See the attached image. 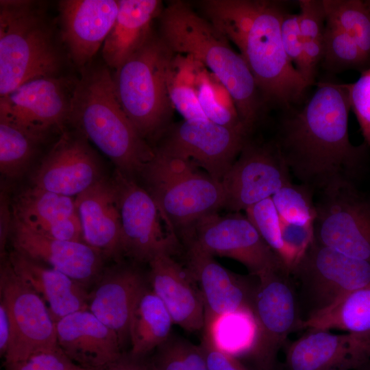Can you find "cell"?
<instances>
[{
    "mask_svg": "<svg viewBox=\"0 0 370 370\" xmlns=\"http://www.w3.org/2000/svg\"><path fill=\"white\" fill-rule=\"evenodd\" d=\"M187 267L204 306V318L237 311H251L256 284L219 264L214 256L195 245L186 246ZM204 319V320H205Z\"/></svg>",
    "mask_w": 370,
    "mask_h": 370,
    "instance_id": "19",
    "label": "cell"
},
{
    "mask_svg": "<svg viewBox=\"0 0 370 370\" xmlns=\"http://www.w3.org/2000/svg\"><path fill=\"white\" fill-rule=\"evenodd\" d=\"M299 22L306 66V82L313 84L323 51L326 23L323 0H299Z\"/></svg>",
    "mask_w": 370,
    "mask_h": 370,
    "instance_id": "34",
    "label": "cell"
},
{
    "mask_svg": "<svg viewBox=\"0 0 370 370\" xmlns=\"http://www.w3.org/2000/svg\"><path fill=\"white\" fill-rule=\"evenodd\" d=\"M321 63L332 72L347 69L362 71L370 66L354 40L338 26L327 20Z\"/></svg>",
    "mask_w": 370,
    "mask_h": 370,
    "instance_id": "36",
    "label": "cell"
},
{
    "mask_svg": "<svg viewBox=\"0 0 370 370\" xmlns=\"http://www.w3.org/2000/svg\"><path fill=\"white\" fill-rule=\"evenodd\" d=\"M13 250L55 269L88 287L102 274L106 258L84 242L60 241L39 234L12 219Z\"/></svg>",
    "mask_w": 370,
    "mask_h": 370,
    "instance_id": "18",
    "label": "cell"
},
{
    "mask_svg": "<svg viewBox=\"0 0 370 370\" xmlns=\"http://www.w3.org/2000/svg\"><path fill=\"white\" fill-rule=\"evenodd\" d=\"M314 193L306 185L291 182L279 189L271 198L281 220L313 223L316 215Z\"/></svg>",
    "mask_w": 370,
    "mask_h": 370,
    "instance_id": "38",
    "label": "cell"
},
{
    "mask_svg": "<svg viewBox=\"0 0 370 370\" xmlns=\"http://www.w3.org/2000/svg\"><path fill=\"white\" fill-rule=\"evenodd\" d=\"M6 256L1 264L0 297L8 312L11 332L4 365L60 349L56 322L45 303L16 275Z\"/></svg>",
    "mask_w": 370,
    "mask_h": 370,
    "instance_id": "12",
    "label": "cell"
},
{
    "mask_svg": "<svg viewBox=\"0 0 370 370\" xmlns=\"http://www.w3.org/2000/svg\"><path fill=\"white\" fill-rule=\"evenodd\" d=\"M290 274L302 322L370 284V262L344 255L314 238Z\"/></svg>",
    "mask_w": 370,
    "mask_h": 370,
    "instance_id": "8",
    "label": "cell"
},
{
    "mask_svg": "<svg viewBox=\"0 0 370 370\" xmlns=\"http://www.w3.org/2000/svg\"><path fill=\"white\" fill-rule=\"evenodd\" d=\"M184 243L186 246L195 245L213 256L234 259L257 278L271 271L289 272L252 223L238 212L227 216L216 212L202 218Z\"/></svg>",
    "mask_w": 370,
    "mask_h": 370,
    "instance_id": "13",
    "label": "cell"
},
{
    "mask_svg": "<svg viewBox=\"0 0 370 370\" xmlns=\"http://www.w3.org/2000/svg\"><path fill=\"white\" fill-rule=\"evenodd\" d=\"M326 20L341 28L370 63V10L366 1L323 0Z\"/></svg>",
    "mask_w": 370,
    "mask_h": 370,
    "instance_id": "35",
    "label": "cell"
},
{
    "mask_svg": "<svg viewBox=\"0 0 370 370\" xmlns=\"http://www.w3.org/2000/svg\"><path fill=\"white\" fill-rule=\"evenodd\" d=\"M201 63L190 56L175 53L169 79V92L173 108L184 120H207L199 102L197 78Z\"/></svg>",
    "mask_w": 370,
    "mask_h": 370,
    "instance_id": "32",
    "label": "cell"
},
{
    "mask_svg": "<svg viewBox=\"0 0 370 370\" xmlns=\"http://www.w3.org/2000/svg\"><path fill=\"white\" fill-rule=\"evenodd\" d=\"M41 5L0 1V96L34 79L57 77L62 59Z\"/></svg>",
    "mask_w": 370,
    "mask_h": 370,
    "instance_id": "5",
    "label": "cell"
},
{
    "mask_svg": "<svg viewBox=\"0 0 370 370\" xmlns=\"http://www.w3.org/2000/svg\"><path fill=\"white\" fill-rule=\"evenodd\" d=\"M162 11L159 0H119L116 18L101 51L109 68L116 70L145 45Z\"/></svg>",
    "mask_w": 370,
    "mask_h": 370,
    "instance_id": "27",
    "label": "cell"
},
{
    "mask_svg": "<svg viewBox=\"0 0 370 370\" xmlns=\"http://www.w3.org/2000/svg\"><path fill=\"white\" fill-rule=\"evenodd\" d=\"M349 103L359 123L365 143L370 147V66L354 83L345 84Z\"/></svg>",
    "mask_w": 370,
    "mask_h": 370,
    "instance_id": "40",
    "label": "cell"
},
{
    "mask_svg": "<svg viewBox=\"0 0 370 370\" xmlns=\"http://www.w3.org/2000/svg\"><path fill=\"white\" fill-rule=\"evenodd\" d=\"M75 198L32 185L13 199L12 219L40 232L53 223L76 214Z\"/></svg>",
    "mask_w": 370,
    "mask_h": 370,
    "instance_id": "29",
    "label": "cell"
},
{
    "mask_svg": "<svg viewBox=\"0 0 370 370\" xmlns=\"http://www.w3.org/2000/svg\"><path fill=\"white\" fill-rule=\"evenodd\" d=\"M58 344L73 362L95 369L119 359L123 354L117 334L88 310L56 322Z\"/></svg>",
    "mask_w": 370,
    "mask_h": 370,
    "instance_id": "22",
    "label": "cell"
},
{
    "mask_svg": "<svg viewBox=\"0 0 370 370\" xmlns=\"http://www.w3.org/2000/svg\"><path fill=\"white\" fill-rule=\"evenodd\" d=\"M159 18L162 39L174 53L192 56L221 81L251 132L258 120L262 98L248 66L227 37L182 1L169 3Z\"/></svg>",
    "mask_w": 370,
    "mask_h": 370,
    "instance_id": "3",
    "label": "cell"
},
{
    "mask_svg": "<svg viewBox=\"0 0 370 370\" xmlns=\"http://www.w3.org/2000/svg\"><path fill=\"white\" fill-rule=\"evenodd\" d=\"M45 136L0 113L1 173L8 179L21 177Z\"/></svg>",
    "mask_w": 370,
    "mask_h": 370,
    "instance_id": "31",
    "label": "cell"
},
{
    "mask_svg": "<svg viewBox=\"0 0 370 370\" xmlns=\"http://www.w3.org/2000/svg\"><path fill=\"white\" fill-rule=\"evenodd\" d=\"M317 193L314 240L370 262V199L349 180L334 182Z\"/></svg>",
    "mask_w": 370,
    "mask_h": 370,
    "instance_id": "9",
    "label": "cell"
},
{
    "mask_svg": "<svg viewBox=\"0 0 370 370\" xmlns=\"http://www.w3.org/2000/svg\"><path fill=\"white\" fill-rule=\"evenodd\" d=\"M114 182L121 213L123 254L149 262L156 254L173 255L179 243L171 221L150 193L134 180L115 169Z\"/></svg>",
    "mask_w": 370,
    "mask_h": 370,
    "instance_id": "11",
    "label": "cell"
},
{
    "mask_svg": "<svg viewBox=\"0 0 370 370\" xmlns=\"http://www.w3.org/2000/svg\"><path fill=\"white\" fill-rule=\"evenodd\" d=\"M171 316L161 299L147 285L138 295L130 317L129 355L142 359L171 336Z\"/></svg>",
    "mask_w": 370,
    "mask_h": 370,
    "instance_id": "28",
    "label": "cell"
},
{
    "mask_svg": "<svg viewBox=\"0 0 370 370\" xmlns=\"http://www.w3.org/2000/svg\"><path fill=\"white\" fill-rule=\"evenodd\" d=\"M4 366L6 370H87L73 362L60 349L39 352Z\"/></svg>",
    "mask_w": 370,
    "mask_h": 370,
    "instance_id": "43",
    "label": "cell"
},
{
    "mask_svg": "<svg viewBox=\"0 0 370 370\" xmlns=\"http://www.w3.org/2000/svg\"><path fill=\"white\" fill-rule=\"evenodd\" d=\"M84 241L106 258L123 254L118 195L114 182L103 177L75 198Z\"/></svg>",
    "mask_w": 370,
    "mask_h": 370,
    "instance_id": "23",
    "label": "cell"
},
{
    "mask_svg": "<svg viewBox=\"0 0 370 370\" xmlns=\"http://www.w3.org/2000/svg\"><path fill=\"white\" fill-rule=\"evenodd\" d=\"M258 278L251 310L256 333L247 357L254 370H275L280 350L288 335L300 329L301 319L290 273L271 271Z\"/></svg>",
    "mask_w": 370,
    "mask_h": 370,
    "instance_id": "10",
    "label": "cell"
},
{
    "mask_svg": "<svg viewBox=\"0 0 370 370\" xmlns=\"http://www.w3.org/2000/svg\"><path fill=\"white\" fill-rule=\"evenodd\" d=\"M154 151L140 177L185 242L200 219L224 206L221 183L185 160Z\"/></svg>",
    "mask_w": 370,
    "mask_h": 370,
    "instance_id": "7",
    "label": "cell"
},
{
    "mask_svg": "<svg viewBox=\"0 0 370 370\" xmlns=\"http://www.w3.org/2000/svg\"><path fill=\"white\" fill-rule=\"evenodd\" d=\"M149 365L152 370H209L201 345L173 334L155 349Z\"/></svg>",
    "mask_w": 370,
    "mask_h": 370,
    "instance_id": "37",
    "label": "cell"
},
{
    "mask_svg": "<svg viewBox=\"0 0 370 370\" xmlns=\"http://www.w3.org/2000/svg\"><path fill=\"white\" fill-rule=\"evenodd\" d=\"M87 370H152L149 364H145L141 359L131 357L129 354L122 356L114 362L95 369Z\"/></svg>",
    "mask_w": 370,
    "mask_h": 370,
    "instance_id": "46",
    "label": "cell"
},
{
    "mask_svg": "<svg viewBox=\"0 0 370 370\" xmlns=\"http://www.w3.org/2000/svg\"><path fill=\"white\" fill-rule=\"evenodd\" d=\"M74 82L58 77L28 81L0 97V113L42 135L69 123Z\"/></svg>",
    "mask_w": 370,
    "mask_h": 370,
    "instance_id": "16",
    "label": "cell"
},
{
    "mask_svg": "<svg viewBox=\"0 0 370 370\" xmlns=\"http://www.w3.org/2000/svg\"><path fill=\"white\" fill-rule=\"evenodd\" d=\"M291 182L290 171L275 142L256 144L248 140L221 180L223 207L245 211Z\"/></svg>",
    "mask_w": 370,
    "mask_h": 370,
    "instance_id": "15",
    "label": "cell"
},
{
    "mask_svg": "<svg viewBox=\"0 0 370 370\" xmlns=\"http://www.w3.org/2000/svg\"><path fill=\"white\" fill-rule=\"evenodd\" d=\"M366 3H367V5H368V7H369V8L370 10V0L369 1H366Z\"/></svg>",
    "mask_w": 370,
    "mask_h": 370,
    "instance_id": "48",
    "label": "cell"
},
{
    "mask_svg": "<svg viewBox=\"0 0 370 370\" xmlns=\"http://www.w3.org/2000/svg\"><path fill=\"white\" fill-rule=\"evenodd\" d=\"M69 123L133 180L155 155L123 109L106 66L84 68L75 81Z\"/></svg>",
    "mask_w": 370,
    "mask_h": 370,
    "instance_id": "4",
    "label": "cell"
},
{
    "mask_svg": "<svg viewBox=\"0 0 370 370\" xmlns=\"http://www.w3.org/2000/svg\"><path fill=\"white\" fill-rule=\"evenodd\" d=\"M280 225L283 243L291 260L292 270L313 241V223H295L280 219Z\"/></svg>",
    "mask_w": 370,
    "mask_h": 370,
    "instance_id": "42",
    "label": "cell"
},
{
    "mask_svg": "<svg viewBox=\"0 0 370 370\" xmlns=\"http://www.w3.org/2000/svg\"><path fill=\"white\" fill-rule=\"evenodd\" d=\"M0 217V253L2 259L7 256L5 249L8 238L10 236L12 221V211L10 210L8 201L4 193L1 194Z\"/></svg>",
    "mask_w": 370,
    "mask_h": 370,
    "instance_id": "45",
    "label": "cell"
},
{
    "mask_svg": "<svg viewBox=\"0 0 370 370\" xmlns=\"http://www.w3.org/2000/svg\"><path fill=\"white\" fill-rule=\"evenodd\" d=\"M174 56L160 35L153 33L115 70L113 80L118 99L145 140L162 131L173 108L168 85Z\"/></svg>",
    "mask_w": 370,
    "mask_h": 370,
    "instance_id": "6",
    "label": "cell"
},
{
    "mask_svg": "<svg viewBox=\"0 0 370 370\" xmlns=\"http://www.w3.org/2000/svg\"><path fill=\"white\" fill-rule=\"evenodd\" d=\"M350 109L345 84L321 82L303 108L281 125L275 143L282 159L314 193L338 181H352L365 164L369 147L349 140Z\"/></svg>",
    "mask_w": 370,
    "mask_h": 370,
    "instance_id": "1",
    "label": "cell"
},
{
    "mask_svg": "<svg viewBox=\"0 0 370 370\" xmlns=\"http://www.w3.org/2000/svg\"><path fill=\"white\" fill-rule=\"evenodd\" d=\"M197 90L199 104L208 120L250 133L243 124L227 88L202 64L197 75Z\"/></svg>",
    "mask_w": 370,
    "mask_h": 370,
    "instance_id": "33",
    "label": "cell"
},
{
    "mask_svg": "<svg viewBox=\"0 0 370 370\" xmlns=\"http://www.w3.org/2000/svg\"><path fill=\"white\" fill-rule=\"evenodd\" d=\"M281 36L284 50L288 61L306 84V66L298 14H291L287 12L284 13L281 23Z\"/></svg>",
    "mask_w": 370,
    "mask_h": 370,
    "instance_id": "41",
    "label": "cell"
},
{
    "mask_svg": "<svg viewBox=\"0 0 370 370\" xmlns=\"http://www.w3.org/2000/svg\"><path fill=\"white\" fill-rule=\"evenodd\" d=\"M11 325L8 310L4 303L0 301V355L4 357L10 338Z\"/></svg>",
    "mask_w": 370,
    "mask_h": 370,
    "instance_id": "47",
    "label": "cell"
},
{
    "mask_svg": "<svg viewBox=\"0 0 370 370\" xmlns=\"http://www.w3.org/2000/svg\"><path fill=\"white\" fill-rule=\"evenodd\" d=\"M7 259L16 275L43 300L55 322L88 310L87 287L67 275L13 250Z\"/></svg>",
    "mask_w": 370,
    "mask_h": 370,
    "instance_id": "26",
    "label": "cell"
},
{
    "mask_svg": "<svg viewBox=\"0 0 370 370\" xmlns=\"http://www.w3.org/2000/svg\"><path fill=\"white\" fill-rule=\"evenodd\" d=\"M245 212L246 217L291 273L292 262L283 243L280 219L272 198L253 205Z\"/></svg>",
    "mask_w": 370,
    "mask_h": 370,
    "instance_id": "39",
    "label": "cell"
},
{
    "mask_svg": "<svg viewBox=\"0 0 370 370\" xmlns=\"http://www.w3.org/2000/svg\"><path fill=\"white\" fill-rule=\"evenodd\" d=\"M200 5L206 18L239 49L264 101L288 107L301 98L308 86L284 50L286 11L280 1L206 0Z\"/></svg>",
    "mask_w": 370,
    "mask_h": 370,
    "instance_id": "2",
    "label": "cell"
},
{
    "mask_svg": "<svg viewBox=\"0 0 370 370\" xmlns=\"http://www.w3.org/2000/svg\"><path fill=\"white\" fill-rule=\"evenodd\" d=\"M200 345L209 370H249L238 358L219 349L204 336Z\"/></svg>",
    "mask_w": 370,
    "mask_h": 370,
    "instance_id": "44",
    "label": "cell"
},
{
    "mask_svg": "<svg viewBox=\"0 0 370 370\" xmlns=\"http://www.w3.org/2000/svg\"><path fill=\"white\" fill-rule=\"evenodd\" d=\"M148 264L151 289L164 304L173 323L188 332L204 328V303L188 269L168 253L156 254Z\"/></svg>",
    "mask_w": 370,
    "mask_h": 370,
    "instance_id": "25",
    "label": "cell"
},
{
    "mask_svg": "<svg viewBox=\"0 0 370 370\" xmlns=\"http://www.w3.org/2000/svg\"><path fill=\"white\" fill-rule=\"evenodd\" d=\"M146 286L138 269L118 264L105 268L89 292L88 310L115 331L122 348L130 341V321L134 304Z\"/></svg>",
    "mask_w": 370,
    "mask_h": 370,
    "instance_id": "24",
    "label": "cell"
},
{
    "mask_svg": "<svg viewBox=\"0 0 370 370\" xmlns=\"http://www.w3.org/2000/svg\"><path fill=\"white\" fill-rule=\"evenodd\" d=\"M300 329L370 332V284L349 293L332 307L302 321Z\"/></svg>",
    "mask_w": 370,
    "mask_h": 370,
    "instance_id": "30",
    "label": "cell"
},
{
    "mask_svg": "<svg viewBox=\"0 0 370 370\" xmlns=\"http://www.w3.org/2000/svg\"><path fill=\"white\" fill-rule=\"evenodd\" d=\"M370 359V332L332 334L309 330L286 352L287 370H351Z\"/></svg>",
    "mask_w": 370,
    "mask_h": 370,
    "instance_id": "20",
    "label": "cell"
},
{
    "mask_svg": "<svg viewBox=\"0 0 370 370\" xmlns=\"http://www.w3.org/2000/svg\"><path fill=\"white\" fill-rule=\"evenodd\" d=\"M103 177L101 165L79 132L63 131L32 177L33 186L75 197Z\"/></svg>",
    "mask_w": 370,
    "mask_h": 370,
    "instance_id": "17",
    "label": "cell"
},
{
    "mask_svg": "<svg viewBox=\"0 0 370 370\" xmlns=\"http://www.w3.org/2000/svg\"><path fill=\"white\" fill-rule=\"evenodd\" d=\"M58 10L62 41L74 64L84 69L113 27L119 0H62Z\"/></svg>",
    "mask_w": 370,
    "mask_h": 370,
    "instance_id": "21",
    "label": "cell"
},
{
    "mask_svg": "<svg viewBox=\"0 0 370 370\" xmlns=\"http://www.w3.org/2000/svg\"><path fill=\"white\" fill-rule=\"evenodd\" d=\"M249 133L207 120H184L173 126L156 148L171 156L201 167L221 182L236 160Z\"/></svg>",
    "mask_w": 370,
    "mask_h": 370,
    "instance_id": "14",
    "label": "cell"
}]
</instances>
